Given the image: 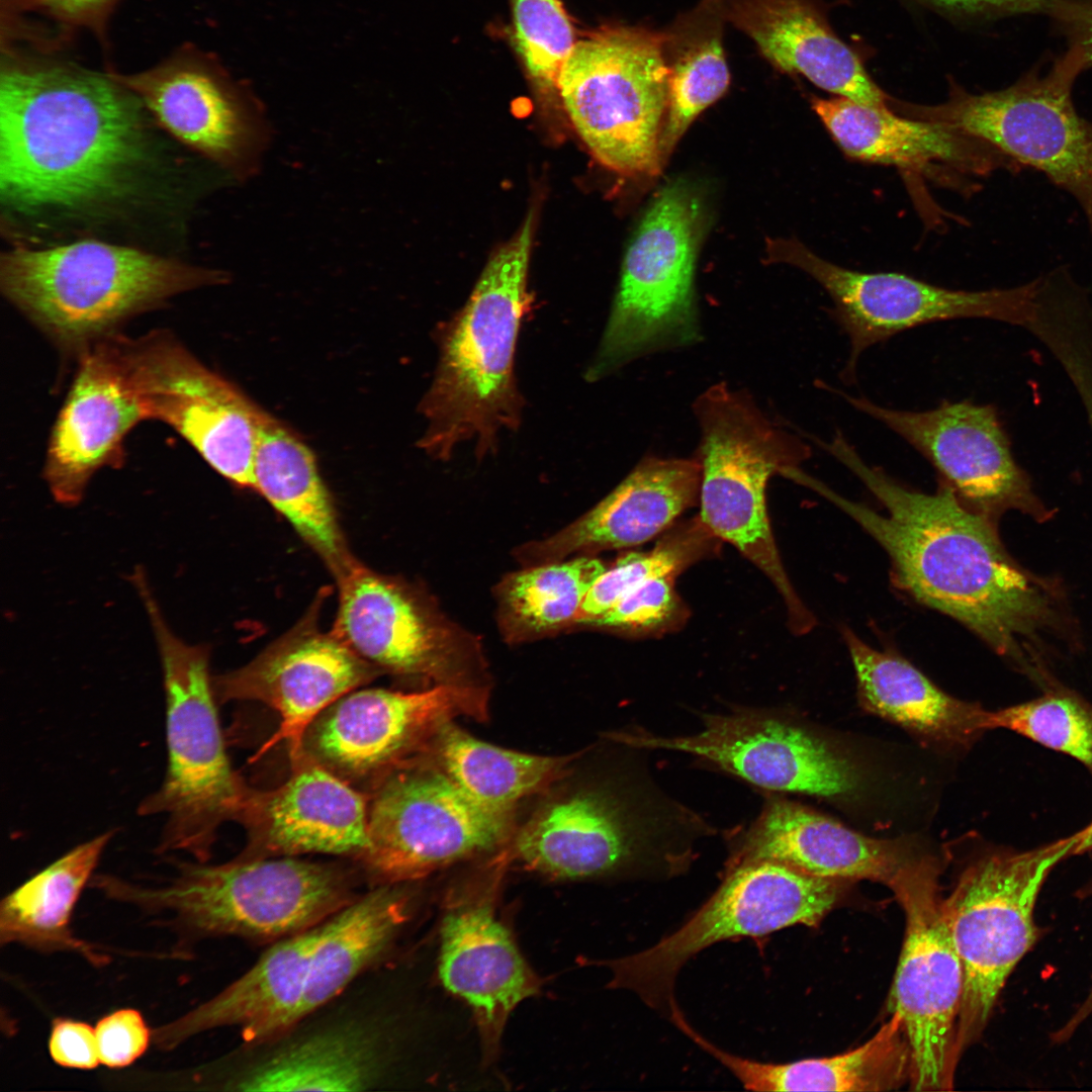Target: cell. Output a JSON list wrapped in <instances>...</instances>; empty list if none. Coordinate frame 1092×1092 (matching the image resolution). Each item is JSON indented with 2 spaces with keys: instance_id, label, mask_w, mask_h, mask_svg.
Masks as SVG:
<instances>
[{
  "instance_id": "d6a6232c",
  "label": "cell",
  "mask_w": 1092,
  "mask_h": 1092,
  "mask_svg": "<svg viewBox=\"0 0 1092 1092\" xmlns=\"http://www.w3.org/2000/svg\"><path fill=\"white\" fill-rule=\"evenodd\" d=\"M864 710L933 743L969 746L983 732L988 710L941 691L908 660L880 651L842 629Z\"/></svg>"
},
{
  "instance_id": "8d00e7d4",
  "label": "cell",
  "mask_w": 1092,
  "mask_h": 1092,
  "mask_svg": "<svg viewBox=\"0 0 1092 1092\" xmlns=\"http://www.w3.org/2000/svg\"><path fill=\"white\" fill-rule=\"evenodd\" d=\"M410 900L398 884H378L324 921L295 1024L337 997L388 951L408 919Z\"/></svg>"
},
{
  "instance_id": "8992f818",
  "label": "cell",
  "mask_w": 1092,
  "mask_h": 1092,
  "mask_svg": "<svg viewBox=\"0 0 1092 1092\" xmlns=\"http://www.w3.org/2000/svg\"><path fill=\"white\" fill-rule=\"evenodd\" d=\"M155 634L166 695L168 766L141 816L166 817L156 851H184L207 861L218 827L238 821L250 788L232 767L216 710L208 648L169 628L147 579L135 585Z\"/></svg>"
},
{
  "instance_id": "816d5d0a",
  "label": "cell",
  "mask_w": 1092,
  "mask_h": 1092,
  "mask_svg": "<svg viewBox=\"0 0 1092 1092\" xmlns=\"http://www.w3.org/2000/svg\"><path fill=\"white\" fill-rule=\"evenodd\" d=\"M1092 851V821L1085 827V836L1080 846V854ZM1092 895V881L1084 888L1083 893Z\"/></svg>"
},
{
  "instance_id": "7c38bea8",
  "label": "cell",
  "mask_w": 1092,
  "mask_h": 1092,
  "mask_svg": "<svg viewBox=\"0 0 1092 1092\" xmlns=\"http://www.w3.org/2000/svg\"><path fill=\"white\" fill-rule=\"evenodd\" d=\"M842 881L807 875L772 860L728 867L716 892L676 930L637 953L600 962L612 971L610 988L634 992L669 1014L682 966L708 946L759 937L801 924L816 927L837 903Z\"/></svg>"
},
{
  "instance_id": "e575fe53",
  "label": "cell",
  "mask_w": 1092,
  "mask_h": 1092,
  "mask_svg": "<svg viewBox=\"0 0 1092 1092\" xmlns=\"http://www.w3.org/2000/svg\"><path fill=\"white\" fill-rule=\"evenodd\" d=\"M254 489L291 524L336 577L356 559L348 549L312 451L263 410L254 458Z\"/></svg>"
},
{
  "instance_id": "603a6c76",
  "label": "cell",
  "mask_w": 1092,
  "mask_h": 1092,
  "mask_svg": "<svg viewBox=\"0 0 1092 1092\" xmlns=\"http://www.w3.org/2000/svg\"><path fill=\"white\" fill-rule=\"evenodd\" d=\"M315 615L305 617L250 663L212 677L217 703L255 701L278 714V727L256 759L280 743L290 759L296 757L312 722L333 703L381 672L333 632H322Z\"/></svg>"
},
{
  "instance_id": "4fadbf2b",
  "label": "cell",
  "mask_w": 1092,
  "mask_h": 1092,
  "mask_svg": "<svg viewBox=\"0 0 1092 1092\" xmlns=\"http://www.w3.org/2000/svg\"><path fill=\"white\" fill-rule=\"evenodd\" d=\"M369 795L370 847L359 861L378 884H400L504 848L514 813L487 809L419 754Z\"/></svg>"
},
{
  "instance_id": "4dcf8cb0",
  "label": "cell",
  "mask_w": 1092,
  "mask_h": 1092,
  "mask_svg": "<svg viewBox=\"0 0 1092 1092\" xmlns=\"http://www.w3.org/2000/svg\"><path fill=\"white\" fill-rule=\"evenodd\" d=\"M323 923L273 942L248 972L218 994L153 1029V1042L170 1051L192 1036L224 1026L240 1027L243 1039L251 1044L282 1035L295 1025Z\"/></svg>"
},
{
  "instance_id": "7dc6e473",
  "label": "cell",
  "mask_w": 1092,
  "mask_h": 1092,
  "mask_svg": "<svg viewBox=\"0 0 1092 1092\" xmlns=\"http://www.w3.org/2000/svg\"><path fill=\"white\" fill-rule=\"evenodd\" d=\"M938 10L970 18H997L1020 14L1054 16L1061 0H918Z\"/></svg>"
},
{
  "instance_id": "5bb4252c",
  "label": "cell",
  "mask_w": 1092,
  "mask_h": 1092,
  "mask_svg": "<svg viewBox=\"0 0 1092 1092\" xmlns=\"http://www.w3.org/2000/svg\"><path fill=\"white\" fill-rule=\"evenodd\" d=\"M766 259L812 277L830 296L832 315L849 340L842 379L856 378L860 355L910 329L958 318H986L1027 328L1035 316L1044 277L988 290H958L896 272H860L831 263L796 239H768Z\"/></svg>"
},
{
  "instance_id": "484cf974",
  "label": "cell",
  "mask_w": 1092,
  "mask_h": 1092,
  "mask_svg": "<svg viewBox=\"0 0 1092 1092\" xmlns=\"http://www.w3.org/2000/svg\"><path fill=\"white\" fill-rule=\"evenodd\" d=\"M114 76L179 143L230 169L249 157L254 142L249 105L209 59L184 50L146 72Z\"/></svg>"
},
{
  "instance_id": "74e56055",
  "label": "cell",
  "mask_w": 1092,
  "mask_h": 1092,
  "mask_svg": "<svg viewBox=\"0 0 1092 1092\" xmlns=\"http://www.w3.org/2000/svg\"><path fill=\"white\" fill-rule=\"evenodd\" d=\"M727 3L701 0L662 31L668 69V103L658 145L662 166L691 123L729 87L723 46Z\"/></svg>"
},
{
  "instance_id": "ba28073f",
  "label": "cell",
  "mask_w": 1092,
  "mask_h": 1092,
  "mask_svg": "<svg viewBox=\"0 0 1092 1092\" xmlns=\"http://www.w3.org/2000/svg\"><path fill=\"white\" fill-rule=\"evenodd\" d=\"M705 222L704 203L687 182L674 181L656 194L627 247L587 381L638 357L699 341L695 272Z\"/></svg>"
},
{
  "instance_id": "ac0fdd59",
  "label": "cell",
  "mask_w": 1092,
  "mask_h": 1092,
  "mask_svg": "<svg viewBox=\"0 0 1092 1092\" xmlns=\"http://www.w3.org/2000/svg\"><path fill=\"white\" fill-rule=\"evenodd\" d=\"M641 795L592 786L540 804L505 846L511 862L556 880L645 869L656 853L657 816Z\"/></svg>"
},
{
  "instance_id": "6da1fadb",
  "label": "cell",
  "mask_w": 1092,
  "mask_h": 1092,
  "mask_svg": "<svg viewBox=\"0 0 1092 1092\" xmlns=\"http://www.w3.org/2000/svg\"><path fill=\"white\" fill-rule=\"evenodd\" d=\"M153 119L114 74L8 52L0 74V196L11 214L91 215L135 196Z\"/></svg>"
},
{
  "instance_id": "f1b7e54d",
  "label": "cell",
  "mask_w": 1092,
  "mask_h": 1092,
  "mask_svg": "<svg viewBox=\"0 0 1092 1092\" xmlns=\"http://www.w3.org/2000/svg\"><path fill=\"white\" fill-rule=\"evenodd\" d=\"M913 857L906 841L871 838L803 805L775 798L745 833L729 866L772 860L818 878L889 886Z\"/></svg>"
},
{
  "instance_id": "7402d4cb",
  "label": "cell",
  "mask_w": 1092,
  "mask_h": 1092,
  "mask_svg": "<svg viewBox=\"0 0 1092 1092\" xmlns=\"http://www.w3.org/2000/svg\"><path fill=\"white\" fill-rule=\"evenodd\" d=\"M333 633L357 655L396 675L467 684L468 645L415 590L355 559L338 577Z\"/></svg>"
},
{
  "instance_id": "cb8c5ba5",
  "label": "cell",
  "mask_w": 1092,
  "mask_h": 1092,
  "mask_svg": "<svg viewBox=\"0 0 1092 1092\" xmlns=\"http://www.w3.org/2000/svg\"><path fill=\"white\" fill-rule=\"evenodd\" d=\"M143 420L117 336L83 350L49 441L43 476L55 499L73 506L95 472L119 467L124 438Z\"/></svg>"
},
{
  "instance_id": "30bf717a",
  "label": "cell",
  "mask_w": 1092,
  "mask_h": 1092,
  "mask_svg": "<svg viewBox=\"0 0 1092 1092\" xmlns=\"http://www.w3.org/2000/svg\"><path fill=\"white\" fill-rule=\"evenodd\" d=\"M1084 835L1083 827L1030 849L991 851L969 866L942 899L964 971L960 1057L981 1035L1007 978L1038 938L1033 912L1045 879L1059 862L1080 854Z\"/></svg>"
},
{
  "instance_id": "60d3db41",
  "label": "cell",
  "mask_w": 1092,
  "mask_h": 1092,
  "mask_svg": "<svg viewBox=\"0 0 1092 1092\" xmlns=\"http://www.w3.org/2000/svg\"><path fill=\"white\" fill-rule=\"evenodd\" d=\"M719 541L698 516L668 531L651 550L627 553L590 587L574 624L585 625L647 581L675 577L717 550Z\"/></svg>"
},
{
  "instance_id": "e0dca14e",
  "label": "cell",
  "mask_w": 1092,
  "mask_h": 1092,
  "mask_svg": "<svg viewBox=\"0 0 1092 1092\" xmlns=\"http://www.w3.org/2000/svg\"><path fill=\"white\" fill-rule=\"evenodd\" d=\"M487 706L485 687L472 682L418 692L355 690L312 722L303 750L351 785L372 790L423 752L443 723L460 716L484 720Z\"/></svg>"
},
{
  "instance_id": "681fc988",
  "label": "cell",
  "mask_w": 1092,
  "mask_h": 1092,
  "mask_svg": "<svg viewBox=\"0 0 1092 1092\" xmlns=\"http://www.w3.org/2000/svg\"><path fill=\"white\" fill-rule=\"evenodd\" d=\"M31 4L71 24L98 27L117 0H29Z\"/></svg>"
},
{
  "instance_id": "d6986e66",
  "label": "cell",
  "mask_w": 1092,
  "mask_h": 1092,
  "mask_svg": "<svg viewBox=\"0 0 1092 1092\" xmlns=\"http://www.w3.org/2000/svg\"><path fill=\"white\" fill-rule=\"evenodd\" d=\"M510 863L506 848L489 856L450 892L441 923L440 980L472 1007L487 1061L497 1052L513 1009L540 987L495 912Z\"/></svg>"
},
{
  "instance_id": "ee69618b",
  "label": "cell",
  "mask_w": 1092,
  "mask_h": 1092,
  "mask_svg": "<svg viewBox=\"0 0 1092 1092\" xmlns=\"http://www.w3.org/2000/svg\"><path fill=\"white\" fill-rule=\"evenodd\" d=\"M674 576L647 581L622 597L613 607L585 625L629 634L647 635L669 631L686 618L687 611L673 587Z\"/></svg>"
},
{
  "instance_id": "52a82bcc",
  "label": "cell",
  "mask_w": 1092,
  "mask_h": 1092,
  "mask_svg": "<svg viewBox=\"0 0 1092 1092\" xmlns=\"http://www.w3.org/2000/svg\"><path fill=\"white\" fill-rule=\"evenodd\" d=\"M693 407L701 431V521L770 579L785 602L791 630L809 632L816 620L782 563L765 491L772 475L798 467L810 448L769 421L750 395L725 382L705 389Z\"/></svg>"
},
{
  "instance_id": "277c9868",
  "label": "cell",
  "mask_w": 1092,
  "mask_h": 1092,
  "mask_svg": "<svg viewBox=\"0 0 1092 1092\" xmlns=\"http://www.w3.org/2000/svg\"><path fill=\"white\" fill-rule=\"evenodd\" d=\"M206 862L175 860V875L154 886L109 874L89 886L144 912L169 913L185 935L267 943L321 924L356 898L354 874L339 863L243 855Z\"/></svg>"
},
{
  "instance_id": "83f0119b",
  "label": "cell",
  "mask_w": 1092,
  "mask_h": 1092,
  "mask_svg": "<svg viewBox=\"0 0 1092 1092\" xmlns=\"http://www.w3.org/2000/svg\"><path fill=\"white\" fill-rule=\"evenodd\" d=\"M701 478L697 457H645L590 511L558 533L523 546L519 558L548 563L575 552L642 544L699 502Z\"/></svg>"
},
{
  "instance_id": "f35d334b",
  "label": "cell",
  "mask_w": 1092,
  "mask_h": 1092,
  "mask_svg": "<svg viewBox=\"0 0 1092 1092\" xmlns=\"http://www.w3.org/2000/svg\"><path fill=\"white\" fill-rule=\"evenodd\" d=\"M470 799L498 812L517 805L566 777L575 755L545 756L481 741L455 724L443 723L422 753Z\"/></svg>"
},
{
  "instance_id": "f546056e",
  "label": "cell",
  "mask_w": 1092,
  "mask_h": 1092,
  "mask_svg": "<svg viewBox=\"0 0 1092 1092\" xmlns=\"http://www.w3.org/2000/svg\"><path fill=\"white\" fill-rule=\"evenodd\" d=\"M727 21L779 71L802 75L833 96L888 105L890 96L837 35L821 0H728Z\"/></svg>"
},
{
  "instance_id": "9c48e42d",
  "label": "cell",
  "mask_w": 1092,
  "mask_h": 1092,
  "mask_svg": "<svg viewBox=\"0 0 1092 1092\" xmlns=\"http://www.w3.org/2000/svg\"><path fill=\"white\" fill-rule=\"evenodd\" d=\"M566 114L593 157L625 177H652L668 103L663 33L607 25L575 42L557 87Z\"/></svg>"
},
{
  "instance_id": "bcb514c9",
  "label": "cell",
  "mask_w": 1092,
  "mask_h": 1092,
  "mask_svg": "<svg viewBox=\"0 0 1092 1092\" xmlns=\"http://www.w3.org/2000/svg\"><path fill=\"white\" fill-rule=\"evenodd\" d=\"M49 1051L53 1061L61 1067L92 1070L100 1064L95 1029L83 1021L55 1018Z\"/></svg>"
},
{
  "instance_id": "f907efd6",
  "label": "cell",
  "mask_w": 1092,
  "mask_h": 1092,
  "mask_svg": "<svg viewBox=\"0 0 1092 1092\" xmlns=\"http://www.w3.org/2000/svg\"><path fill=\"white\" fill-rule=\"evenodd\" d=\"M1092 1013V988L1087 998L1081 1004L1077 1012L1070 1018V1020L1055 1033L1054 1037L1057 1041H1064L1068 1039L1081 1022H1083Z\"/></svg>"
},
{
  "instance_id": "f6af8a7d",
  "label": "cell",
  "mask_w": 1092,
  "mask_h": 1092,
  "mask_svg": "<svg viewBox=\"0 0 1092 1092\" xmlns=\"http://www.w3.org/2000/svg\"><path fill=\"white\" fill-rule=\"evenodd\" d=\"M100 1063L108 1068H124L142 1057L153 1030L142 1013L121 1008L101 1017L95 1028Z\"/></svg>"
},
{
  "instance_id": "ab89813d",
  "label": "cell",
  "mask_w": 1092,
  "mask_h": 1092,
  "mask_svg": "<svg viewBox=\"0 0 1092 1092\" xmlns=\"http://www.w3.org/2000/svg\"><path fill=\"white\" fill-rule=\"evenodd\" d=\"M606 570L598 558L578 557L508 575L497 590L505 631L519 640L574 624L588 590Z\"/></svg>"
},
{
  "instance_id": "2e32d148",
  "label": "cell",
  "mask_w": 1092,
  "mask_h": 1092,
  "mask_svg": "<svg viewBox=\"0 0 1092 1092\" xmlns=\"http://www.w3.org/2000/svg\"><path fill=\"white\" fill-rule=\"evenodd\" d=\"M118 341L146 419L170 426L235 485L254 488L261 408L169 333Z\"/></svg>"
},
{
  "instance_id": "7bdbcfd3",
  "label": "cell",
  "mask_w": 1092,
  "mask_h": 1092,
  "mask_svg": "<svg viewBox=\"0 0 1092 1092\" xmlns=\"http://www.w3.org/2000/svg\"><path fill=\"white\" fill-rule=\"evenodd\" d=\"M516 48L535 84L557 87L575 37L558 0H512Z\"/></svg>"
},
{
  "instance_id": "ffe728a7",
  "label": "cell",
  "mask_w": 1092,
  "mask_h": 1092,
  "mask_svg": "<svg viewBox=\"0 0 1092 1092\" xmlns=\"http://www.w3.org/2000/svg\"><path fill=\"white\" fill-rule=\"evenodd\" d=\"M852 407L881 422L925 457L939 482L970 510L991 520L1008 510L1043 517L992 405L945 400L911 412L839 391Z\"/></svg>"
},
{
  "instance_id": "4316f807",
  "label": "cell",
  "mask_w": 1092,
  "mask_h": 1092,
  "mask_svg": "<svg viewBox=\"0 0 1092 1092\" xmlns=\"http://www.w3.org/2000/svg\"><path fill=\"white\" fill-rule=\"evenodd\" d=\"M811 107L844 156L938 178L984 177L1018 168L986 143L947 125L904 116L840 96L810 98Z\"/></svg>"
},
{
  "instance_id": "9a60e30c",
  "label": "cell",
  "mask_w": 1092,
  "mask_h": 1092,
  "mask_svg": "<svg viewBox=\"0 0 1092 1092\" xmlns=\"http://www.w3.org/2000/svg\"><path fill=\"white\" fill-rule=\"evenodd\" d=\"M939 873L935 857H913L888 886L905 914L891 1003L903 1021L915 1091L951 1090L960 1059L964 971L943 917Z\"/></svg>"
},
{
  "instance_id": "836d02e7",
  "label": "cell",
  "mask_w": 1092,
  "mask_h": 1092,
  "mask_svg": "<svg viewBox=\"0 0 1092 1092\" xmlns=\"http://www.w3.org/2000/svg\"><path fill=\"white\" fill-rule=\"evenodd\" d=\"M688 1036L752 1091H889L909 1083L911 1054L897 1012L860 1046L828 1058L774 1064L735 1056L693 1027Z\"/></svg>"
},
{
  "instance_id": "3957f363",
  "label": "cell",
  "mask_w": 1092,
  "mask_h": 1092,
  "mask_svg": "<svg viewBox=\"0 0 1092 1092\" xmlns=\"http://www.w3.org/2000/svg\"><path fill=\"white\" fill-rule=\"evenodd\" d=\"M534 229L531 210L489 258L463 308L438 330L439 359L420 403L427 428L419 441L435 459H450L465 442L483 458L495 452L503 430L520 426L524 400L514 365L532 301L528 271Z\"/></svg>"
},
{
  "instance_id": "c3c4849f",
  "label": "cell",
  "mask_w": 1092,
  "mask_h": 1092,
  "mask_svg": "<svg viewBox=\"0 0 1092 1092\" xmlns=\"http://www.w3.org/2000/svg\"><path fill=\"white\" fill-rule=\"evenodd\" d=\"M1053 18L1068 38L1065 55L1081 72L1092 67V0H1061Z\"/></svg>"
},
{
  "instance_id": "7a4b0ae2",
  "label": "cell",
  "mask_w": 1092,
  "mask_h": 1092,
  "mask_svg": "<svg viewBox=\"0 0 1092 1092\" xmlns=\"http://www.w3.org/2000/svg\"><path fill=\"white\" fill-rule=\"evenodd\" d=\"M819 444L850 470L884 513L846 498L804 473L808 485L855 521L886 551L893 582L915 601L965 625L1032 675L1026 642L1052 623L1041 582L1004 550L993 520L964 506L939 482L926 493L864 462L842 433Z\"/></svg>"
},
{
  "instance_id": "d4e9b609",
  "label": "cell",
  "mask_w": 1092,
  "mask_h": 1092,
  "mask_svg": "<svg viewBox=\"0 0 1092 1092\" xmlns=\"http://www.w3.org/2000/svg\"><path fill=\"white\" fill-rule=\"evenodd\" d=\"M288 778L266 791L250 789L238 822L249 835L247 857L324 853L360 861L370 847L369 795L304 750Z\"/></svg>"
},
{
  "instance_id": "b9f144b4",
  "label": "cell",
  "mask_w": 1092,
  "mask_h": 1092,
  "mask_svg": "<svg viewBox=\"0 0 1092 1092\" xmlns=\"http://www.w3.org/2000/svg\"><path fill=\"white\" fill-rule=\"evenodd\" d=\"M986 730L1003 728L1079 761L1092 777V704L1060 687L1036 699L989 711Z\"/></svg>"
},
{
  "instance_id": "f5cc1de1",
  "label": "cell",
  "mask_w": 1092,
  "mask_h": 1092,
  "mask_svg": "<svg viewBox=\"0 0 1092 1092\" xmlns=\"http://www.w3.org/2000/svg\"><path fill=\"white\" fill-rule=\"evenodd\" d=\"M1090 427H1091V430H1092V421L1090 422Z\"/></svg>"
},
{
  "instance_id": "5b68a950",
  "label": "cell",
  "mask_w": 1092,
  "mask_h": 1092,
  "mask_svg": "<svg viewBox=\"0 0 1092 1092\" xmlns=\"http://www.w3.org/2000/svg\"><path fill=\"white\" fill-rule=\"evenodd\" d=\"M224 274L136 248L85 240L3 252L5 296L61 347L80 354L166 300Z\"/></svg>"
},
{
  "instance_id": "d590c367",
  "label": "cell",
  "mask_w": 1092,
  "mask_h": 1092,
  "mask_svg": "<svg viewBox=\"0 0 1092 1092\" xmlns=\"http://www.w3.org/2000/svg\"><path fill=\"white\" fill-rule=\"evenodd\" d=\"M113 831L80 843L5 896L0 903L1 945L42 952L71 951L100 967L110 959L74 934L75 906L89 885Z\"/></svg>"
},
{
  "instance_id": "8fae6325",
  "label": "cell",
  "mask_w": 1092,
  "mask_h": 1092,
  "mask_svg": "<svg viewBox=\"0 0 1092 1092\" xmlns=\"http://www.w3.org/2000/svg\"><path fill=\"white\" fill-rule=\"evenodd\" d=\"M1081 72L1065 56L1007 88L970 93L951 83L945 101L921 105L892 98L904 116L947 125L994 148L1018 167L1041 172L1081 207L1092 237V122L1077 111L1072 88Z\"/></svg>"
},
{
  "instance_id": "44dd1931",
  "label": "cell",
  "mask_w": 1092,
  "mask_h": 1092,
  "mask_svg": "<svg viewBox=\"0 0 1092 1092\" xmlns=\"http://www.w3.org/2000/svg\"><path fill=\"white\" fill-rule=\"evenodd\" d=\"M609 738L633 748L693 754L771 791L839 797L858 785L850 761L803 727L767 712L707 715L704 728L686 736L622 731Z\"/></svg>"
},
{
  "instance_id": "1f68e13d",
  "label": "cell",
  "mask_w": 1092,
  "mask_h": 1092,
  "mask_svg": "<svg viewBox=\"0 0 1092 1092\" xmlns=\"http://www.w3.org/2000/svg\"><path fill=\"white\" fill-rule=\"evenodd\" d=\"M381 1032L352 1021L286 1041L241 1069L225 1088L242 1092L363 1091L387 1066Z\"/></svg>"
}]
</instances>
